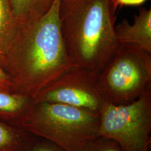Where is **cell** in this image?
<instances>
[{"mask_svg":"<svg viewBox=\"0 0 151 151\" xmlns=\"http://www.w3.org/2000/svg\"><path fill=\"white\" fill-rule=\"evenodd\" d=\"M60 0H54L38 21L17 25L0 65L11 79L14 92L34 98L72 67L61 35Z\"/></svg>","mask_w":151,"mask_h":151,"instance_id":"6da1fadb","label":"cell"},{"mask_svg":"<svg viewBox=\"0 0 151 151\" xmlns=\"http://www.w3.org/2000/svg\"><path fill=\"white\" fill-rule=\"evenodd\" d=\"M116 9L114 0H60L61 35L75 65L99 73L112 58Z\"/></svg>","mask_w":151,"mask_h":151,"instance_id":"7a4b0ae2","label":"cell"},{"mask_svg":"<svg viewBox=\"0 0 151 151\" xmlns=\"http://www.w3.org/2000/svg\"><path fill=\"white\" fill-rule=\"evenodd\" d=\"M22 127L67 151H83L100 137L99 113L60 103H34Z\"/></svg>","mask_w":151,"mask_h":151,"instance_id":"3957f363","label":"cell"},{"mask_svg":"<svg viewBox=\"0 0 151 151\" xmlns=\"http://www.w3.org/2000/svg\"><path fill=\"white\" fill-rule=\"evenodd\" d=\"M98 79L106 103H133L151 91V54L133 44L120 43Z\"/></svg>","mask_w":151,"mask_h":151,"instance_id":"277c9868","label":"cell"},{"mask_svg":"<svg viewBox=\"0 0 151 151\" xmlns=\"http://www.w3.org/2000/svg\"><path fill=\"white\" fill-rule=\"evenodd\" d=\"M99 115L100 137L113 140L122 151H150L151 91L127 105L105 102Z\"/></svg>","mask_w":151,"mask_h":151,"instance_id":"5b68a950","label":"cell"},{"mask_svg":"<svg viewBox=\"0 0 151 151\" xmlns=\"http://www.w3.org/2000/svg\"><path fill=\"white\" fill-rule=\"evenodd\" d=\"M36 103H60L99 113L105 100L98 73L74 65L33 98Z\"/></svg>","mask_w":151,"mask_h":151,"instance_id":"8992f818","label":"cell"},{"mask_svg":"<svg viewBox=\"0 0 151 151\" xmlns=\"http://www.w3.org/2000/svg\"><path fill=\"white\" fill-rule=\"evenodd\" d=\"M119 43L133 44L151 54V10L140 8L130 24L124 19L115 26Z\"/></svg>","mask_w":151,"mask_h":151,"instance_id":"52a82bcc","label":"cell"},{"mask_svg":"<svg viewBox=\"0 0 151 151\" xmlns=\"http://www.w3.org/2000/svg\"><path fill=\"white\" fill-rule=\"evenodd\" d=\"M34 103L33 99L27 95L15 92L0 91V120L22 127V122Z\"/></svg>","mask_w":151,"mask_h":151,"instance_id":"ba28073f","label":"cell"},{"mask_svg":"<svg viewBox=\"0 0 151 151\" xmlns=\"http://www.w3.org/2000/svg\"><path fill=\"white\" fill-rule=\"evenodd\" d=\"M39 139L24 128L0 120V151H31Z\"/></svg>","mask_w":151,"mask_h":151,"instance_id":"9c48e42d","label":"cell"},{"mask_svg":"<svg viewBox=\"0 0 151 151\" xmlns=\"http://www.w3.org/2000/svg\"><path fill=\"white\" fill-rule=\"evenodd\" d=\"M54 0H9L17 25L37 22L48 12Z\"/></svg>","mask_w":151,"mask_h":151,"instance_id":"30bf717a","label":"cell"},{"mask_svg":"<svg viewBox=\"0 0 151 151\" xmlns=\"http://www.w3.org/2000/svg\"><path fill=\"white\" fill-rule=\"evenodd\" d=\"M17 27L9 0H0V57L11 43Z\"/></svg>","mask_w":151,"mask_h":151,"instance_id":"8fae6325","label":"cell"},{"mask_svg":"<svg viewBox=\"0 0 151 151\" xmlns=\"http://www.w3.org/2000/svg\"><path fill=\"white\" fill-rule=\"evenodd\" d=\"M83 151H122L113 140L99 137L92 141Z\"/></svg>","mask_w":151,"mask_h":151,"instance_id":"7c38bea8","label":"cell"},{"mask_svg":"<svg viewBox=\"0 0 151 151\" xmlns=\"http://www.w3.org/2000/svg\"><path fill=\"white\" fill-rule=\"evenodd\" d=\"M31 151H67L53 143L42 138L33 146Z\"/></svg>","mask_w":151,"mask_h":151,"instance_id":"4fadbf2b","label":"cell"},{"mask_svg":"<svg viewBox=\"0 0 151 151\" xmlns=\"http://www.w3.org/2000/svg\"><path fill=\"white\" fill-rule=\"evenodd\" d=\"M0 91L14 92L13 85L10 77L0 65Z\"/></svg>","mask_w":151,"mask_h":151,"instance_id":"5bb4252c","label":"cell"},{"mask_svg":"<svg viewBox=\"0 0 151 151\" xmlns=\"http://www.w3.org/2000/svg\"><path fill=\"white\" fill-rule=\"evenodd\" d=\"M146 0H114V5L117 8L118 6H123L140 5Z\"/></svg>","mask_w":151,"mask_h":151,"instance_id":"9a60e30c","label":"cell"}]
</instances>
